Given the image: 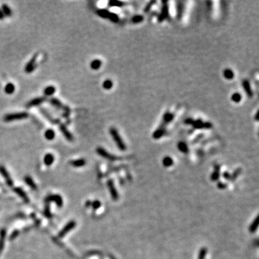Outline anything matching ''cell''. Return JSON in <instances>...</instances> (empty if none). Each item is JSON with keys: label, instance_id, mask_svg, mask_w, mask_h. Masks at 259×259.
Segmentation results:
<instances>
[{"label": "cell", "instance_id": "cell-7", "mask_svg": "<svg viewBox=\"0 0 259 259\" xmlns=\"http://www.w3.org/2000/svg\"><path fill=\"white\" fill-rule=\"evenodd\" d=\"M38 56V53H36L35 54L33 55L31 59L27 63V64L25 66V72L27 74H30L35 70L36 66V61H37Z\"/></svg>", "mask_w": 259, "mask_h": 259}, {"label": "cell", "instance_id": "cell-44", "mask_svg": "<svg viewBox=\"0 0 259 259\" xmlns=\"http://www.w3.org/2000/svg\"><path fill=\"white\" fill-rule=\"evenodd\" d=\"M223 176H224V178H226V179H230V178H231V176L227 172L224 173Z\"/></svg>", "mask_w": 259, "mask_h": 259}, {"label": "cell", "instance_id": "cell-43", "mask_svg": "<svg viewBox=\"0 0 259 259\" xmlns=\"http://www.w3.org/2000/svg\"><path fill=\"white\" fill-rule=\"evenodd\" d=\"M240 171H241V169H237L236 171H235L234 172V174H233V176H231V178H233V179H235V178H237V176H238L239 174H240Z\"/></svg>", "mask_w": 259, "mask_h": 259}, {"label": "cell", "instance_id": "cell-21", "mask_svg": "<svg viewBox=\"0 0 259 259\" xmlns=\"http://www.w3.org/2000/svg\"><path fill=\"white\" fill-rule=\"evenodd\" d=\"M184 11V5L183 2H176V13H177V18L178 20H181Z\"/></svg>", "mask_w": 259, "mask_h": 259}, {"label": "cell", "instance_id": "cell-4", "mask_svg": "<svg viewBox=\"0 0 259 259\" xmlns=\"http://www.w3.org/2000/svg\"><path fill=\"white\" fill-rule=\"evenodd\" d=\"M175 117V112H171L170 111H166L165 112V114H163V118H162V122L161 124L160 125V126L158 127V128L162 130L166 131V127L169 123L174 120Z\"/></svg>", "mask_w": 259, "mask_h": 259}, {"label": "cell", "instance_id": "cell-34", "mask_svg": "<svg viewBox=\"0 0 259 259\" xmlns=\"http://www.w3.org/2000/svg\"><path fill=\"white\" fill-rule=\"evenodd\" d=\"M173 163H174V161H173L172 158H171V157H165V158H163V164L164 166L166 167H169L173 165Z\"/></svg>", "mask_w": 259, "mask_h": 259}, {"label": "cell", "instance_id": "cell-11", "mask_svg": "<svg viewBox=\"0 0 259 259\" xmlns=\"http://www.w3.org/2000/svg\"><path fill=\"white\" fill-rule=\"evenodd\" d=\"M46 201L48 202H53L54 203H56V205L59 207H62V206L63 205V199L59 194H52L48 196L46 199Z\"/></svg>", "mask_w": 259, "mask_h": 259}, {"label": "cell", "instance_id": "cell-39", "mask_svg": "<svg viewBox=\"0 0 259 259\" xmlns=\"http://www.w3.org/2000/svg\"><path fill=\"white\" fill-rule=\"evenodd\" d=\"M92 205V207L94 209H99L100 206H101V202H100L99 200H95V201L92 202V205Z\"/></svg>", "mask_w": 259, "mask_h": 259}, {"label": "cell", "instance_id": "cell-28", "mask_svg": "<svg viewBox=\"0 0 259 259\" xmlns=\"http://www.w3.org/2000/svg\"><path fill=\"white\" fill-rule=\"evenodd\" d=\"M25 181L26 182V184L31 188V189H37V186H36V184L35 183L33 179H32V178H31L30 176H25Z\"/></svg>", "mask_w": 259, "mask_h": 259}, {"label": "cell", "instance_id": "cell-47", "mask_svg": "<svg viewBox=\"0 0 259 259\" xmlns=\"http://www.w3.org/2000/svg\"><path fill=\"white\" fill-rule=\"evenodd\" d=\"M258 112H257L256 114V121H258Z\"/></svg>", "mask_w": 259, "mask_h": 259}, {"label": "cell", "instance_id": "cell-25", "mask_svg": "<svg viewBox=\"0 0 259 259\" xmlns=\"http://www.w3.org/2000/svg\"><path fill=\"white\" fill-rule=\"evenodd\" d=\"M44 136L45 139L48 140H53L55 138L56 134H55V131L53 129H48L44 133Z\"/></svg>", "mask_w": 259, "mask_h": 259}, {"label": "cell", "instance_id": "cell-35", "mask_svg": "<svg viewBox=\"0 0 259 259\" xmlns=\"http://www.w3.org/2000/svg\"><path fill=\"white\" fill-rule=\"evenodd\" d=\"M109 5L110 7H122L125 5V3H124L123 2H120V1H110L109 2Z\"/></svg>", "mask_w": 259, "mask_h": 259}, {"label": "cell", "instance_id": "cell-19", "mask_svg": "<svg viewBox=\"0 0 259 259\" xmlns=\"http://www.w3.org/2000/svg\"><path fill=\"white\" fill-rule=\"evenodd\" d=\"M86 163H87V161H86L84 158H78V159L76 160H73L70 162L71 165L76 168L84 166L86 165Z\"/></svg>", "mask_w": 259, "mask_h": 259}, {"label": "cell", "instance_id": "cell-16", "mask_svg": "<svg viewBox=\"0 0 259 259\" xmlns=\"http://www.w3.org/2000/svg\"><path fill=\"white\" fill-rule=\"evenodd\" d=\"M40 111H41V112L43 114V115L46 118L49 122H50V123H51L52 124H58L59 123V120H56V118H54L53 117H52V115H50V113H49L46 109H45L44 108H43V107H41V108L40 109Z\"/></svg>", "mask_w": 259, "mask_h": 259}, {"label": "cell", "instance_id": "cell-8", "mask_svg": "<svg viewBox=\"0 0 259 259\" xmlns=\"http://www.w3.org/2000/svg\"><path fill=\"white\" fill-rule=\"evenodd\" d=\"M76 222L75 221H74V220H72V221L69 222L68 223L63 227V228L60 231L59 233H58V238H63V237L67 234V233L70 232L72 229H74V227H76Z\"/></svg>", "mask_w": 259, "mask_h": 259}, {"label": "cell", "instance_id": "cell-10", "mask_svg": "<svg viewBox=\"0 0 259 259\" xmlns=\"http://www.w3.org/2000/svg\"><path fill=\"white\" fill-rule=\"evenodd\" d=\"M0 174H2V176L5 178L7 185L10 186V187H12V186H13V181H12V179L11 178L10 175L9 174L8 171H7L6 168L4 166L0 165Z\"/></svg>", "mask_w": 259, "mask_h": 259}, {"label": "cell", "instance_id": "cell-26", "mask_svg": "<svg viewBox=\"0 0 259 259\" xmlns=\"http://www.w3.org/2000/svg\"><path fill=\"white\" fill-rule=\"evenodd\" d=\"M15 91V87L14 84L8 83L5 87V92L7 94H12Z\"/></svg>", "mask_w": 259, "mask_h": 259}, {"label": "cell", "instance_id": "cell-1", "mask_svg": "<svg viewBox=\"0 0 259 259\" xmlns=\"http://www.w3.org/2000/svg\"><path fill=\"white\" fill-rule=\"evenodd\" d=\"M184 123L187 125H192L194 129H210L212 127V124L211 123H205L202 120H194L191 118H188L185 120Z\"/></svg>", "mask_w": 259, "mask_h": 259}, {"label": "cell", "instance_id": "cell-40", "mask_svg": "<svg viewBox=\"0 0 259 259\" xmlns=\"http://www.w3.org/2000/svg\"><path fill=\"white\" fill-rule=\"evenodd\" d=\"M206 253H207V250H206V248H202L200 250V254H199V259H205Z\"/></svg>", "mask_w": 259, "mask_h": 259}, {"label": "cell", "instance_id": "cell-3", "mask_svg": "<svg viewBox=\"0 0 259 259\" xmlns=\"http://www.w3.org/2000/svg\"><path fill=\"white\" fill-rule=\"evenodd\" d=\"M30 114L27 112H14L7 114L6 115L4 116L3 120L6 123H10V122L14 121V120H20L27 119L29 117Z\"/></svg>", "mask_w": 259, "mask_h": 259}, {"label": "cell", "instance_id": "cell-9", "mask_svg": "<svg viewBox=\"0 0 259 259\" xmlns=\"http://www.w3.org/2000/svg\"><path fill=\"white\" fill-rule=\"evenodd\" d=\"M162 3H163V7H162L161 9V12H160V14H159V16H158V20L159 23L160 22H163L165 20H166L168 17H169V5H168V2L166 1H163L162 2Z\"/></svg>", "mask_w": 259, "mask_h": 259}, {"label": "cell", "instance_id": "cell-33", "mask_svg": "<svg viewBox=\"0 0 259 259\" xmlns=\"http://www.w3.org/2000/svg\"><path fill=\"white\" fill-rule=\"evenodd\" d=\"M113 82L110 79H106L102 84V87L106 90H109L112 88Z\"/></svg>", "mask_w": 259, "mask_h": 259}, {"label": "cell", "instance_id": "cell-24", "mask_svg": "<svg viewBox=\"0 0 259 259\" xmlns=\"http://www.w3.org/2000/svg\"><path fill=\"white\" fill-rule=\"evenodd\" d=\"M102 62L99 59H95L93 60L90 63V67L93 70H98L102 66Z\"/></svg>", "mask_w": 259, "mask_h": 259}, {"label": "cell", "instance_id": "cell-13", "mask_svg": "<svg viewBox=\"0 0 259 259\" xmlns=\"http://www.w3.org/2000/svg\"><path fill=\"white\" fill-rule=\"evenodd\" d=\"M59 129L60 130H61V132L62 133V134H63V136L66 138V139L70 142L74 141V136H73L72 133L69 132V130L67 129V127H66L65 125H63V124H60Z\"/></svg>", "mask_w": 259, "mask_h": 259}, {"label": "cell", "instance_id": "cell-15", "mask_svg": "<svg viewBox=\"0 0 259 259\" xmlns=\"http://www.w3.org/2000/svg\"><path fill=\"white\" fill-rule=\"evenodd\" d=\"M107 186H108L109 191H110L112 198L114 200H118V197H119V196H118V193L116 190V188L114 187V183H113L112 180H109V181H107Z\"/></svg>", "mask_w": 259, "mask_h": 259}, {"label": "cell", "instance_id": "cell-41", "mask_svg": "<svg viewBox=\"0 0 259 259\" xmlns=\"http://www.w3.org/2000/svg\"><path fill=\"white\" fill-rule=\"evenodd\" d=\"M156 1H151L150 2H149L148 4L147 5V6L145 7V10H144V12H145V13H148V11L151 10V7H152V6H153V5H154V4H155L156 3Z\"/></svg>", "mask_w": 259, "mask_h": 259}, {"label": "cell", "instance_id": "cell-45", "mask_svg": "<svg viewBox=\"0 0 259 259\" xmlns=\"http://www.w3.org/2000/svg\"><path fill=\"white\" fill-rule=\"evenodd\" d=\"M218 186L219 188H220V189H224V188L226 187V186L223 183H222V182H220V183L218 184Z\"/></svg>", "mask_w": 259, "mask_h": 259}, {"label": "cell", "instance_id": "cell-14", "mask_svg": "<svg viewBox=\"0 0 259 259\" xmlns=\"http://www.w3.org/2000/svg\"><path fill=\"white\" fill-rule=\"evenodd\" d=\"M242 87H243L244 89V91L245 92L246 95L248 96L249 98H252L253 96V92L252 89H251V84H250L248 80L244 79L243 81H242Z\"/></svg>", "mask_w": 259, "mask_h": 259}, {"label": "cell", "instance_id": "cell-2", "mask_svg": "<svg viewBox=\"0 0 259 259\" xmlns=\"http://www.w3.org/2000/svg\"><path fill=\"white\" fill-rule=\"evenodd\" d=\"M109 133H110L113 140H114V143H116L118 148H119L120 151H123L126 150V145H125V143H124L123 139H122L121 136H120L117 130L115 127H111V128L109 129Z\"/></svg>", "mask_w": 259, "mask_h": 259}, {"label": "cell", "instance_id": "cell-29", "mask_svg": "<svg viewBox=\"0 0 259 259\" xmlns=\"http://www.w3.org/2000/svg\"><path fill=\"white\" fill-rule=\"evenodd\" d=\"M220 166L215 165V171L212 174L211 179L212 181H217L218 179L219 176H220Z\"/></svg>", "mask_w": 259, "mask_h": 259}, {"label": "cell", "instance_id": "cell-12", "mask_svg": "<svg viewBox=\"0 0 259 259\" xmlns=\"http://www.w3.org/2000/svg\"><path fill=\"white\" fill-rule=\"evenodd\" d=\"M47 99V98L45 96H41V97H37L34 98V99H31L30 102L27 103L26 107L29 108V107H36V106L41 105L42 103L44 102L45 100Z\"/></svg>", "mask_w": 259, "mask_h": 259}, {"label": "cell", "instance_id": "cell-17", "mask_svg": "<svg viewBox=\"0 0 259 259\" xmlns=\"http://www.w3.org/2000/svg\"><path fill=\"white\" fill-rule=\"evenodd\" d=\"M14 191L16 193V194L19 195V196L20 197L23 199V200H24V201L26 202V203H29V202H30V199L28 198V197L27 196L26 193H25V191L21 189V188H20V187L14 188Z\"/></svg>", "mask_w": 259, "mask_h": 259}, {"label": "cell", "instance_id": "cell-42", "mask_svg": "<svg viewBox=\"0 0 259 259\" xmlns=\"http://www.w3.org/2000/svg\"><path fill=\"white\" fill-rule=\"evenodd\" d=\"M20 231L18 230H14L13 232L12 233V234L10 235V240H14V238H16L18 236V235H19Z\"/></svg>", "mask_w": 259, "mask_h": 259}, {"label": "cell", "instance_id": "cell-46", "mask_svg": "<svg viewBox=\"0 0 259 259\" xmlns=\"http://www.w3.org/2000/svg\"><path fill=\"white\" fill-rule=\"evenodd\" d=\"M5 14H4V13L2 12V11L1 10H0V20H3L4 18H5Z\"/></svg>", "mask_w": 259, "mask_h": 259}, {"label": "cell", "instance_id": "cell-38", "mask_svg": "<svg viewBox=\"0 0 259 259\" xmlns=\"http://www.w3.org/2000/svg\"><path fill=\"white\" fill-rule=\"evenodd\" d=\"M44 215H45V216L48 218H52V214H51V212H50V207H49V205H47L46 206H45V210H44Z\"/></svg>", "mask_w": 259, "mask_h": 259}, {"label": "cell", "instance_id": "cell-18", "mask_svg": "<svg viewBox=\"0 0 259 259\" xmlns=\"http://www.w3.org/2000/svg\"><path fill=\"white\" fill-rule=\"evenodd\" d=\"M7 236V231L5 228H2L0 230V255L2 252L4 247H5V241Z\"/></svg>", "mask_w": 259, "mask_h": 259}, {"label": "cell", "instance_id": "cell-37", "mask_svg": "<svg viewBox=\"0 0 259 259\" xmlns=\"http://www.w3.org/2000/svg\"><path fill=\"white\" fill-rule=\"evenodd\" d=\"M143 19L144 18L142 15H136L132 18L131 21H132L133 23H135V24H137V23H141V22H143Z\"/></svg>", "mask_w": 259, "mask_h": 259}, {"label": "cell", "instance_id": "cell-31", "mask_svg": "<svg viewBox=\"0 0 259 259\" xmlns=\"http://www.w3.org/2000/svg\"><path fill=\"white\" fill-rule=\"evenodd\" d=\"M223 76L225 78H227V79L230 80L233 79V78H234V72H233L231 69H226L225 71L223 72Z\"/></svg>", "mask_w": 259, "mask_h": 259}, {"label": "cell", "instance_id": "cell-5", "mask_svg": "<svg viewBox=\"0 0 259 259\" xmlns=\"http://www.w3.org/2000/svg\"><path fill=\"white\" fill-rule=\"evenodd\" d=\"M96 152L97 153V154H99L100 156H102V158H105V159L109 160H117L120 159L119 157H117L116 156L109 154V152H107L105 148L102 147H98L96 148Z\"/></svg>", "mask_w": 259, "mask_h": 259}, {"label": "cell", "instance_id": "cell-27", "mask_svg": "<svg viewBox=\"0 0 259 259\" xmlns=\"http://www.w3.org/2000/svg\"><path fill=\"white\" fill-rule=\"evenodd\" d=\"M1 10L2 11V12L4 13V14H5V16H7V17H10V16L12 14V10H11L10 7H9L7 5H6V4H3V5H2Z\"/></svg>", "mask_w": 259, "mask_h": 259}, {"label": "cell", "instance_id": "cell-20", "mask_svg": "<svg viewBox=\"0 0 259 259\" xmlns=\"http://www.w3.org/2000/svg\"><path fill=\"white\" fill-rule=\"evenodd\" d=\"M43 161H44L45 165L50 166L54 162V156L52 154H50V153L45 154L44 158H43Z\"/></svg>", "mask_w": 259, "mask_h": 259}, {"label": "cell", "instance_id": "cell-36", "mask_svg": "<svg viewBox=\"0 0 259 259\" xmlns=\"http://www.w3.org/2000/svg\"><path fill=\"white\" fill-rule=\"evenodd\" d=\"M231 99H232V100L234 102L239 103L240 101H241L242 96L240 95V94H239V93H235V94H233L232 95Z\"/></svg>", "mask_w": 259, "mask_h": 259}, {"label": "cell", "instance_id": "cell-23", "mask_svg": "<svg viewBox=\"0 0 259 259\" xmlns=\"http://www.w3.org/2000/svg\"><path fill=\"white\" fill-rule=\"evenodd\" d=\"M56 89L55 88V87H53V86H48V87H45L44 89L43 94H44L45 97H46V96H52L53 94H54V93L56 92Z\"/></svg>", "mask_w": 259, "mask_h": 259}, {"label": "cell", "instance_id": "cell-22", "mask_svg": "<svg viewBox=\"0 0 259 259\" xmlns=\"http://www.w3.org/2000/svg\"><path fill=\"white\" fill-rule=\"evenodd\" d=\"M50 103L51 104V105L53 106V107H56V108L57 109H64V105H63V103L61 102V101H60L59 99H56V98H51V99H50Z\"/></svg>", "mask_w": 259, "mask_h": 259}, {"label": "cell", "instance_id": "cell-32", "mask_svg": "<svg viewBox=\"0 0 259 259\" xmlns=\"http://www.w3.org/2000/svg\"><path fill=\"white\" fill-rule=\"evenodd\" d=\"M258 217L257 216L256 219L254 220V221L252 222V224H251V226H250V232L251 233H255L256 232V230L258 228Z\"/></svg>", "mask_w": 259, "mask_h": 259}, {"label": "cell", "instance_id": "cell-30", "mask_svg": "<svg viewBox=\"0 0 259 259\" xmlns=\"http://www.w3.org/2000/svg\"><path fill=\"white\" fill-rule=\"evenodd\" d=\"M177 148L181 152L184 153V154H187L188 151H189V148H188L187 145L184 142H179L177 144Z\"/></svg>", "mask_w": 259, "mask_h": 259}, {"label": "cell", "instance_id": "cell-6", "mask_svg": "<svg viewBox=\"0 0 259 259\" xmlns=\"http://www.w3.org/2000/svg\"><path fill=\"white\" fill-rule=\"evenodd\" d=\"M97 14H99L100 17L102 18H106V19L110 20L111 21L114 22V23H117L119 21V17L114 13H111L106 10H99L97 11Z\"/></svg>", "mask_w": 259, "mask_h": 259}]
</instances>
